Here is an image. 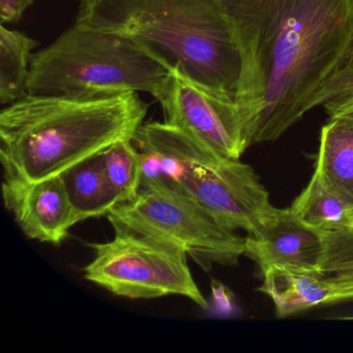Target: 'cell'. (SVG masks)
Listing matches in <instances>:
<instances>
[{
	"label": "cell",
	"instance_id": "obj_1",
	"mask_svg": "<svg viewBox=\"0 0 353 353\" xmlns=\"http://www.w3.org/2000/svg\"><path fill=\"white\" fill-rule=\"evenodd\" d=\"M241 59L237 105L250 144L313 109L353 37V0H222Z\"/></svg>",
	"mask_w": 353,
	"mask_h": 353
},
{
	"label": "cell",
	"instance_id": "obj_2",
	"mask_svg": "<svg viewBox=\"0 0 353 353\" xmlns=\"http://www.w3.org/2000/svg\"><path fill=\"white\" fill-rule=\"evenodd\" d=\"M148 104L138 92L117 96L26 94L0 112L3 181L59 176L121 140H133Z\"/></svg>",
	"mask_w": 353,
	"mask_h": 353
},
{
	"label": "cell",
	"instance_id": "obj_3",
	"mask_svg": "<svg viewBox=\"0 0 353 353\" xmlns=\"http://www.w3.org/2000/svg\"><path fill=\"white\" fill-rule=\"evenodd\" d=\"M76 22L128 37L168 70L236 99L241 53L222 0H81Z\"/></svg>",
	"mask_w": 353,
	"mask_h": 353
},
{
	"label": "cell",
	"instance_id": "obj_4",
	"mask_svg": "<svg viewBox=\"0 0 353 353\" xmlns=\"http://www.w3.org/2000/svg\"><path fill=\"white\" fill-rule=\"evenodd\" d=\"M133 141L160 157L169 188L193 198L226 228L260 236L278 214L251 165L223 158L185 132L152 121Z\"/></svg>",
	"mask_w": 353,
	"mask_h": 353
},
{
	"label": "cell",
	"instance_id": "obj_5",
	"mask_svg": "<svg viewBox=\"0 0 353 353\" xmlns=\"http://www.w3.org/2000/svg\"><path fill=\"white\" fill-rule=\"evenodd\" d=\"M167 74L168 68L132 39L75 22L32 54L26 88L30 94L78 98L152 94Z\"/></svg>",
	"mask_w": 353,
	"mask_h": 353
},
{
	"label": "cell",
	"instance_id": "obj_6",
	"mask_svg": "<svg viewBox=\"0 0 353 353\" xmlns=\"http://www.w3.org/2000/svg\"><path fill=\"white\" fill-rule=\"evenodd\" d=\"M113 229L131 231L179 248L204 272L236 266L245 239L221 225L193 198L163 185L142 187L108 214Z\"/></svg>",
	"mask_w": 353,
	"mask_h": 353
},
{
	"label": "cell",
	"instance_id": "obj_7",
	"mask_svg": "<svg viewBox=\"0 0 353 353\" xmlns=\"http://www.w3.org/2000/svg\"><path fill=\"white\" fill-rule=\"evenodd\" d=\"M106 243H90L94 257L84 278L117 296L152 299L179 295L210 309L188 264L185 251L131 231L114 229Z\"/></svg>",
	"mask_w": 353,
	"mask_h": 353
},
{
	"label": "cell",
	"instance_id": "obj_8",
	"mask_svg": "<svg viewBox=\"0 0 353 353\" xmlns=\"http://www.w3.org/2000/svg\"><path fill=\"white\" fill-rule=\"evenodd\" d=\"M164 123L189 134L223 158L241 160L251 146L236 101L196 81L179 67L168 70L152 94Z\"/></svg>",
	"mask_w": 353,
	"mask_h": 353
},
{
	"label": "cell",
	"instance_id": "obj_9",
	"mask_svg": "<svg viewBox=\"0 0 353 353\" xmlns=\"http://www.w3.org/2000/svg\"><path fill=\"white\" fill-rule=\"evenodd\" d=\"M3 198L28 239L59 245L77 224L61 175L34 183L3 181Z\"/></svg>",
	"mask_w": 353,
	"mask_h": 353
},
{
	"label": "cell",
	"instance_id": "obj_10",
	"mask_svg": "<svg viewBox=\"0 0 353 353\" xmlns=\"http://www.w3.org/2000/svg\"><path fill=\"white\" fill-rule=\"evenodd\" d=\"M245 255L258 264L261 272L272 265L320 272L323 255L322 234L303 224L290 208H280L260 236L245 237Z\"/></svg>",
	"mask_w": 353,
	"mask_h": 353
},
{
	"label": "cell",
	"instance_id": "obj_11",
	"mask_svg": "<svg viewBox=\"0 0 353 353\" xmlns=\"http://www.w3.org/2000/svg\"><path fill=\"white\" fill-rule=\"evenodd\" d=\"M257 289L272 299L278 318H286L330 303L332 285L319 270L287 265L266 268Z\"/></svg>",
	"mask_w": 353,
	"mask_h": 353
},
{
	"label": "cell",
	"instance_id": "obj_12",
	"mask_svg": "<svg viewBox=\"0 0 353 353\" xmlns=\"http://www.w3.org/2000/svg\"><path fill=\"white\" fill-rule=\"evenodd\" d=\"M315 170L324 185L353 210V121L330 119L320 132Z\"/></svg>",
	"mask_w": 353,
	"mask_h": 353
},
{
	"label": "cell",
	"instance_id": "obj_13",
	"mask_svg": "<svg viewBox=\"0 0 353 353\" xmlns=\"http://www.w3.org/2000/svg\"><path fill=\"white\" fill-rule=\"evenodd\" d=\"M76 223L108 216L121 204L105 171L102 152L81 161L61 174Z\"/></svg>",
	"mask_w": 353,
	"mask_h": 353
},
{
	"label": "cell",
	"instance_id": "obj_14",
	"mask_svg": "<svg viewBox=\"0 0 353 353\" xmlns=\"http://www.w3.org/2000/svg\"><path fill=\"white\" fill-rule=\"evenodd\" d=\"M290 210L303 224L321 233L346 228L351 214L349 206L324 185L316 170Z\"/></svg>",
	"mask_w": 353,
	"mask_h": 353
},
{
	"label": "cell",
	"instance_id": "obj_15",
	"mask_svg": "<svg viewBox=\"0 0 353 353\" xmlns=\"http://www.w3.org/2000/svg\"><path fill=\"white\" fill-rule=\"evenodd\" d=\"M38 42L0 26V103L11 105L28 94L32 50Z\"/></svg>",
	"mask_w": 353,
	"mask_h": 353
},
{
	"label": "cell",
	"instance_id": "obj_16",
	"mask_svg": "<svg viewBox=\"0 0 353 353\" xmlns=\"http://www.w3.org/2000/svg\"><path fill=\"white\" fill-rule=\"evenodd\" d=\"M321 234L320 272L327 276L332 288L328 305L353 301V236L343 230Z\"/></svg>",
	"mask_w": 353,
	"mask_h": 353
},
{
	"label": "cell",
	"instance_id": "obj_17",
	"mask_svg": "<svg viewBox=\"0 0 353 353\" xmlns=\"http://www.w3.org/2000/svg\"><path fill=\"white\" fill-rule=\"evenodd\" d=\"M109 181L121 204L134 199L141 190L140 154L133 140H121L102 152Z\"/></svg>",
	"mask_w": 353,
	"mask_h": 353
},
{
	"label": "cell",
	"instance_id": "obj_18",
	"mask_svg": "<svg viewBox=\"0 0 353 353\" xmlns=\"http://www.w3.org/2000/svg\"><path fill=\"white\" fill-rule=\"evenodd\" d=\"M352 99L353 37L340 67L314 99L313 109L323 106L325 111L330 110Z\"/></svg>",
	"mask_w": 353,
	"mask_h": 353
},
{
	"label": "cell",
	"instance_id": "obj_19",
	"mask_svg": "<svg viewBox=\"0 0 353 353\" xmlns=\"http://www.w3.org/2000/svg\"><path fill=\"white\" fill-rule=\"evenodd\" d=\"M34 3V0H0V22L3 26L19 21Z\"/></svg>",
	"mask_w": 353,
	"mask_h": 353
},
{
	"label": "cell",
	"instance_id": "obj_20",
	"mask_svg": "<svg viewBox=\"0 0 353 353\" xmlns=\"http://www.w3.org/2000/svg\"><path fill=\"white\" fill-rule=\"evenodd\" d=\"M326 113L330 119H344L353 121V99L336 108L326 111Z\"/></svg>",
	"mask_w": 353,
	"mask_h": 353
},
{
	"label": "cell",
	"instance_id": "obj_21",
	"mask_svg": "<svg viewBox=\"0 0 353 353\" xmlns=\"http://www.w3.org/2000/svg\"><path fill=\"white\" fill-rule=\"evenodd\" d=\"M343 231L348 233V234L352 235L353 236V210H351L350 216H349L348 224H347L346 228L343 229Z\"/></svg>",
	"mask_w": 353,
	"mask_h": 353
}]
</instances>
